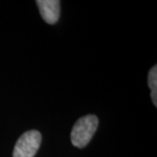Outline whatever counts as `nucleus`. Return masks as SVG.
<instances>
[{
    "mask_svg": "<svg viewBox=\"0 0 157 157\" xmlns=\"http://www.w3.org/2000/svg\"><path fill=\"white\" fill-rule=\"evenodd\" d=\"M42 136L37 130H30L23 134L17 140L13 157H34L41 144Z\"/></svg>",
    "mask_w": 157,
    "mask_h": 157,
    "instance_id": "2",
    "label": "nucleus"
},
{
    "mask_svg": "<svg viewBox=\"0 0 157 157\" xmlns=\"http://www.w3.org/2000/svg\"><path fill=\"white\" fill-rule=\"evenodd\" d=\"M36 4L45 22L49 25L58 22L60 15V2L59 0H37Z\"/></svg>",
    "mask_w": 157,
    "mask_h": 157,
    "instance_id": "3",
    "label": "nucleus"
},
{
    "mask_svg": "<svg viewBox=\"0 0 157 157\" xmlns=\"http://www.w3.org/2000/svg\"><path fill=\"white\" fill-rule=\"evenodd\" d=\"M99 125V119L94 114H88L78 119L71 132V140L73 146L82 148L92 140Z\"/></svg>",
    "mask_w": 157,
    "mask_h": 157,
    "instance_id": "1",
    "label": "nucleus"
},
{
    "mask_svg": "<svg viewBox=\"0 0 157 157\" xmlns=\"http://www.w3.org/2000/svg\"><path fill=\"white\" fill-rule=\"evenodd\" d=\"M148 86L151 90V98L154 105L157 106V67H153L148 73Z\"/></svg>",
    "mask_w": 157,
    "mask_h": 157,
    "instance_id": "4",
    "label": "nucleus"
}]
</instances>
